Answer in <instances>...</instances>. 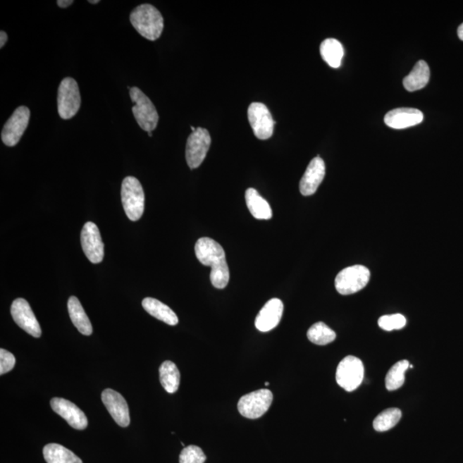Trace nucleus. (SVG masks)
Wrapping results in <instances>:
<instances>
[{
    "instance_id": "nucleus-17",
    "label": "nucleus",
    "mask_w": 463,
    "mask_h": 463,
    "mask_svg": "<svg viewBox=\"0 0 463 463\" xmlns=\"http://www.w3.org/2000/svg\"><path fill=\"white\" fill-rule=\"evenodd\" d=\"M283 303L279 299H271L257 314L255 326L261 332H268L278 326L283 314Z\"/></svg>"
},
{
    "instance_id": "nucleus-9",
    "label": "nucleus",
    "mask_w": 463,
    "mask_h": 463,
    "mask_svg": "<svg viewBox=\"0 0 463 463\" xmlns=\"http://www.w3.org/2000/svg\"><path fill=\"white\" fill-rule=\"evenodd\" d=\"M211 144V134L204 128H197L195 132L189 136L185 158L190 168H197L203 163Z\"/></svg>"
},
{
    "instance_id": "nucleus-19",
    "label": "nucleus",
    "mask_w": 463,
    "mask_h": 463,
    "mask_svg": "<svg viewBox=\"0 0 463 463\" xmlns=\"http://www.w3.org/2000/svg\"><path fill=\"white\" fill-rule=\"evenodd\" d=\"M142 307L154 318L168 324V326H177L179 319L171 308L159 300L154 298H145L142 302Z\"/></svg>"
},
{
    "instance_id": "nucleus-15",
    "label": "nucleus",
    "mask_w": 463,
    "mask_h": 463,
    "mask_svg": "<svg viewBox=\"0 0 463 463\" xmlns=\"http://www.w3.org/2000/svg\"><path fill=\"white\" fill-rule=\"evenodd\" d=\"M101 400L118 426L128 427L130 425L128 405L122 395L112 389H106L101 393Z\"/></svg>"
},
{
    "instance_id": "nucleus-34",
    "label": "nucleus",
    "mask_w": 463,
    "mask_h": 463,
    "mask_svg": "<svg viewBox=\"0 0 463 463\" xmlns=\"http://www.w3.org/2000/svg\"><path fill=\"white\" fill-rule=\"evenodd\" d=\"M457 34L459 38L463 41V23L460 26H459L458 30H457Z\"/></svg>"
},
{
    "instance_id": "nucleus-26",
    "label": "nucleus",
    "mask_w": 463,
    "mask_h": 463,
    "mask_svg": "<svg viewBox=\"0 0 463 463\" xmlns=\"http://www.w3.org/2000/svg\"><path fill=\"white\" fill-rule=\"evenodd\" d=\"M410 366L409 360L403 359L390 368L386 375L385 386L390 391L400 389L405 383V374Z\"/></svg>"
},
{
    "instance_id": "nucleus-10",
    "label": "nucleus",
    "mask_w": 463,
    "mask_h": 463,
    "mask_svg": "<svg viewBox=\"0 0 463 463\" xmlns=\"http://www.w3.org/2000/svg\"><path fill=\"white\" fill-rule=\"evenodd\" d=\"M30 110L25 106H19L4 125L1 138L9 147L17 145L29 125Z\"/></svg>"
},
{
    "instance_id": "nucleus-5",
    "label": "nucleus",
    "mask_w": 463,
    "mask_h": 463,
    "mask_svg": "<svg viewBox=\"0 0 463 463\" xmlns=\"http://www.w3.org/2000/svg\"><path fill=\"white\" fill-rule=\"evenodd\" d=\"M370 277V271L363 265L347 267L340 271L335 277L336 290L342 295L355 294L366 286Z\"/></svg>"
},
{
    "instance_id": "nucleus-14",
    "label": "nucleus",
    "mask_w": 463,
    "mask_h": 463,
    "mask_svg": "<svg viewBox=\"0 0 463 463\" xmlns=\"http://www.w3.org/2000/svg\"><path fill=\"white\" fill-rule=\"evenodd\" d=\"M51 407L55 413L66 419L73 428L85 430L88 426V419L84 412L68 400L54 397L51 400Z\"/></svg>"
},
{
    "instance_id": "nucleus-8",
    "label": "nucleus",
    "mask_w": 463,
    "mask_h": 463,
    "mask_svg": "<svg viewBox=\"0 0 463 463\" xmlns=\"http://www.w3.org/2000/svg\"><path fill=\"white\" fill-rule=\"evenodd\" d=\"M273 394L270 390L261 389L243 395L238 402V410L247 419H259L270 409Z\"/></svg>"
},
{
    "instance_id": "nucleus-12",
    "label": "nucleus",
    "mask_w": 463,
    "mask_h": 463,
    "mask_svg": "<svg viewBox=\"0 0 463 463\" xmlns=\"http://www.w3.org/2000/svg\"><path fill=\"white\" fill-rule=\"evenodd\" d=\"M81 244L85 254L91 263L100 264L104 257V244L100 231L94 223H85L81 232Z\"/></svg>"
},
{
    "instance_id": "nucleus-2",
    "label": "nucleus",
    "mask_w": 463,
    "mask_h": 463,
    "mask_svg": "<svg viewBox=\"0 0 463 463\" xmlns=\"http://www.w3.org/2000/svg\"><path fill=\"white\" fill-rule=\"evenodd\" d=\"M130 20L137 32L149 41L159 39L163 31V18L160 11L149 4L135 8L130 13Z\"/></svg>"
},
{
    "instance_id": "nucleus-33",
    "label": "nucleus",
    "mask_w": 463,
    "mask_h": 463,
    "mask_svg": "<svg viewBox=\"0 0 463 463\" xmlns=\"http://www.w3.org/2000/svg\"><path fill=\"white\" fill-rule=\"evenodd\" d=\"M73 0H58L57 4L59 7L66 8L73 5Z\"/></svg>"
},
{
    "instance_id": "nucleus-7",
    "label": "nucleus",
    "mask_w": 463,
    "mask_h": 463,
    "mask_svg": "<svg viewBox=\"0 0 463 463\" xmlns=\"http://www.w3.org/2000/svg\"><path fill=\"white\" fill-rule=\"evenodd\" d=\"M81 106L78 85L73 78H66L58 90V112L63 120H70L78 113Z\"/></svg>"
},
{
    "instance_id": "nucleus-24",
    "label": "nucleus",
    "mask_w": 463,
    "mask_h": 463,
    "mask_svg": "<svg viewBox=\"0 0 463 463\" xmlns=\"http://www.w3.org/2000/svg\"><path fill=\"white\" fill-rule=\"evenodd\" d=\"M43 456L47 463H82L73 451L58 444H49L43 449Z\"/></svg>"
},
{
    "instance_id": "nucleus-4",
    "label": "nucleus",
    "mask_w": 463,
    "mask_h": 463,
    "mask_svg": "<svg viewBox=\"0 0 463 463\" xmlns=\"http://www.w3.org/2000/svg\"><path fill=\"white\" fill-rule=\"evenodd\" d=\"M130 96L134 103L132 113L137 124L145 132H152L156 128L159 116L149 98L137 87L130 89Z\"/></svg>"
},
{
    "instance_id": "nucleus-32",
    "label": "nucleus",
    "mask_w": 463,
    "mask_h": 463,
    "mask_svg": "<svg viewBox=\"0 0 463 463\" xmlns=\"http://www.w3.org/2000/svg\"><path fill=\"white\" fill-rule=\"evenodd\" d=\"M7 39V34L5 31H1V32H0V49H3L4 46L6 45Z\"/></svg>"
},
{
    "instance_id": "nucleus-21",
    "label": "nucleus",
    "mask_w": 463,
    "mask_h": 463,
    "mask_svg": "<svg viewBox=\"0 0 463 463\" xmlns=\"http://www.w3.org/2000/svg\"><path fill=\"white\" fill-rule=\"evenodd\" d=\"M68 311L71 321L81 334L90 335L92 334V324L87 316L84 307L77 297L71 296L68 300Z\"/></svg>"
},
{
    "instance_id": "nucleus-35",
    "label": "nucleus",
    "mask_w": 463,
    "mask_h": 463,
    "mask_svg": "<svg viewBox=\"0 0 463 463\" xmlns=\"http://www.w3.org/2000/svg\"><path fill=\"white\" fill-rule=\"evenodd\" d=\"M99 2H100L99 1V0H96V1H92V0H89V3L94 4V5H96V4H98Z\"/></svg>"
},
{
    "instance_id": "nucleus-3",
    "label": "nucleus",
    "mask_w": 463,
    "mask_h": 463,
    "mask_svg": "<svg viewBox=\"0 0 463 463\" xmlns=\"http://www.w3.org/2000/svg\"><path fill=\"white\" fill-rule=\"evenodd\" d=\"M121 199L126 216L130 221L141 218L144 211V192L142 185L135 177H126L122 182Z\"/></svg>"
},
{
    "instance_id": "nucleus-28",
    "label": "nucleus",
    "mask_w": 463,
    "mask_h": 463,
    "mask_svg": "<svg viewBox=\"0 0 463 463\" xmlns=\"http://www.w3.org/2000/svg\"><path fill=\"white\" fill-rule=\"evenodd\" d=\"M402 418V411L398 409H388L380 413L374 421V429L379 433L389 431L397 425Z\"/></svg>"
},
{
    "instance_id": "nucleus-22",
    "label": "nucleus",
    "mask_w": 463,
    "mask_h": 463,
    "mask_svg": "<svg viewBox=\"0 0 463 463\" xmlns=\"http://www.w3.org/2000/svg\"><path fill=\"white\" fill-rule=\"evenodd\" d=\"M430 75V68L427 63L424 61H419L411 73L403 79V85L409 92L421 89L428 84Z\"/></svg>"
},
{
    "instance_id": "nucleus-27",
    "label": "nucleus",
    "mask_w": 463,
    "mask_h": 463,
    "mask_svg": "<svg viewBox=\"0 0 463 463\" xmlns=\"http://www.w3.org/2000/svg\"><path fill=\"white\" fill-rule=\"evenodd\" d=\"M307 338L316 345L324 346L334 342L336 334L334 331L323 322H319L312 326L307 332Z\"/></svg>"
},
{
    "instance_id": "nucleus-18",
    "label": "nucleus",
    "mask_w": 463,
    "mask_h": 463,
    "mask_svg": "<svg viewBox=\"0 0 463 463\" xmlns=\"http://www.w3.org/2000/svg\"><path fill=\"white\" fill-rule=\"evenodd\" d=\"M424 120L421 111L415 109H397L388 113L385 124L390 128L405 129L417 125Z\"/></svg>"
},
{
    "instance_id": "nucleus-6",
    "label": "nucleus",
    "mask_w": 463,
    "mask_h": 463,
    "mask_svg": "<svg viewBox=\"0 0 463 463\" xmlns=\"http://www.w3.org/2000/svg\"><path fill=\"white\" fill-rule=\"evenodd\" d=\"M365 375L363 362L355 356L348 355L339 363L335 378L338 385L351 393L362 385Z\"/></svg>"
},
{
    "instance_id": "nucleus-23",
    "label": "nucleus",
    "mask_w": 463,
    "mask_h": 463,
    "mask_svg": "<svg viewBox=\"0 0 463 463\" xmlns=\"http://www.w3.org/2000/svg\"><path fill=\"white\" fill-rule=\"evenodd\" d=\"M320 54L328 66L332 68H338L342 64L344 49L342 43L338 39L328 38L320 46Z\"/></svg>"
},
{
    "instance_id": "nucleus-29",
    "label": "nucleus",
    "mask_w": 463,
    "mask_h": 463,
    "mask_svg": "<svg viewBox=\"0 0 463 463\" xmlns=\"http://www.w3.org/2000/svg\"><path fill=\"white\" fill-rule=\"evenodd\" d=\"M407 320L402 314L385 315L378 319V326L383 331L402 330L406 326Z\"/></svg>"
},
{
    "instance_id": "nucleus-16",
    "label": "nucleus",
    "mask_w": 463,
    "mask_h": 463,
    "mask_svg": "<svg viewBox=\"0 0 463 463\" xmlns=\"http://www.w3.org/2000/svg\"><path fill=\"white\" fill-rule=\"evenodd\" d=\"M326 176V164L322 158L312 159L300 182V191L303 196H311L316 192Z\"/></svg>"
},
{
    "instance_id": "nucleus-30",
    "label": "nucleus",
    "mask_w": 463,
    "mask_h": 463,
    "mask_svg": "<svg viewBox=\"0 0 463 463\" xmlns=\"http://www.w3.org/2000/svg\"><path fill=\"white\" fill-rule=\"evenodd\" d=\"M205 461V454L199 446L185 447L180 455V463H204Z\"/></svg>"
},
{
    "instance_id": "nucleus-31",
    "label": "nucleus",
    "mask_w": 463,
    "mask_h": 463,
    "mask_svg": "<svg viewBox=\"0 0 463 463\" xmlns=\"http://www.w3.org/2000/svg\"><path fill=\"white\" fill-rule=\"evenodd\" d=\"M15 365V356L11 352L1 348L0 350V374L4 375L9 373L13 369Z\"/></svg>"
},
{
    "instance_id": "nucleus-36",
    "label": "nucleus",
    "mask_w": 463,
    "mask_h": 463,
    "mask_svg": "<svg viewBox=\"0 0 463 463\" xmlns=\"http://www.w3.org/2000/svg\"><path fill=\"white\" fill-rule=\"evenodd\" d=\"M268 385H270V383L268 382L265 383V386H268Z\"/></svg>"
},
{
    "instance_id": "nucleus-13",
    "label": "nucleus",
    "mask_w": 463,
    "mask_h": 463,
    "mask_svg": "<svg viewBox=\"0 0 463 463\" xmlns=\"http://www.w3.org/2000/svg\"><path fill=\"white\" fill-rule=\"evenodd\" d=\"M11 314L15 323L27 334L35 338H41V326L27 300L21 298L15 300L11 304Z\"/></svg>"
},
{
    "instance_id": "nucleus-11",
    "label": "nucleus",
    "mask_w": 463,
    "mask_h": 463,
    "mask_svg": "<svg viewBox=\"0 0 463 463\" xmlns=\"http://www.w3.org/2000/svg\"><path fill=\"white\" fill-rule=\"evenodd\" d=\"M248 120L253 132L261 140L271 137L274 132L275 122L270 110L260 102H253L248 109Z\"/></svg>"
},
{
    "instance_id": "nucleus-37",
    "label": "nucleus",
    "mask_w": 463,
    "mask_h": 463,
    "mask_svg": "<svg viewBox=\"0 0 463 463\" xmlns=\"http://www.w3.org/2000/svg\"><path fill=\"white\" fill-rule=\"evenodd\" d=\"M148 134H149V136L150 137H152V132H148Z\"/></svg>"
},
{
    "instance_id": "nucleus-25",
    "label": "nucleus",
    "mask_w": 463,
    "mask_h": 463,
    "mask_svg": "<svg viewBox=\"0 0 463 463\" xmlns=\"http://www.w3.org/2000/svg\"><path fill=\"white\" fill-rule=\"evenodd\" d=\"M159 371L162 387L170 394L175 393L180 383V371L175 364L167 360L161 364Z\"/></svg>"
},
{
    "instance_id": "nucleus-1",
    "label": "nucleus",
    "mask_w": 463,
    "mask_h": 463,
    "mask_svg": "<svg viewBox=\"0 0 463 463\" xmlns=\"http://www.w3.org/2000/svg\"><path fill=\"white\" fill-rule=\"evenodd\" d=\"M195 253L202 264L211 267V280L213 286L219 290L227 287L230 274L223 247L216 240L204 237L197 241Z\"/></svg>"
},
{
    "instance_id": "nucleus-20",
    "label": "nucleus",
    "mask_w": 463,
    "mask_h": 463,
    "mask_svg": "<svg viewBox=\"0 0 463 463\" xmlns=\"http://www.w3.org/2000/svg\"><path fill=\"white\" fill-rule=\"evenodd\" d=\"M245 201L249 211L257 220H270L273 213L271 205L255 189L249 188L245 192Z\"/></svg>"
}]
</instances>
